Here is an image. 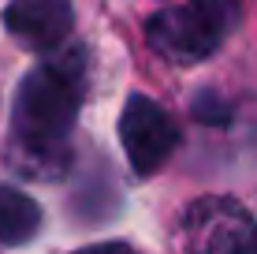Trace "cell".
I'll use <instances>...</instances> for the list:
<instances>
[{
    "mask_svg": "<svg viewBox=\"0 0 257 254\" xmlns=\"http://www.w3.org/2000/svg\"><path fill=\"white\" fill-rule=\"evenodd\" d=\"M41 206L30 195L0 183V247H23L41 232Z\"/></svg>",
    "mask_w": 257,
    "mask_h": 254,
    "instance_id": "8992f818",
    "label": "cell"
},
{
    "mask_svg": "<svg viewBox=\"0 0 257 254\" xmlns=\"http://www.w3.org/2000/svg\"><path fill=\"white\" fill-rule=\"evenodd\" d=\"M179 243L190 250H209V254L250 250L257 247V228L250 213L231 198H201L183 213Z\"/></svg>",
    "mask_w": 257,
    "mask_h": 254,
    "instance_id": "277c9868",
    "label": "cell"
},
{
    "mask_svg": "<svg viewBox=\"0 0 257 254\" xmlns=\"http://www.w3.org/2000/svg\"><path fill=\"white\" fill-rule=\"evenodd\" d=\"M190 109H194V116L205 120V124H224V120H227V105L220 101L212 90H201L198 98H194Z\"/></svg>",
    "mask_w": 257,
    "mask_h": 254,
    "instance_id": "52a82bcc",
    "label": "cell"
},
{
    "mask_svg": "<svg viewBox=\"0 0 257 254\" xmlns=\"http://www.w3.org/2000/svg\"><path fill=\"white\" fill-rule=\"evenodd\" d=\"M86 98V52L67 49L30 67L12 101V157L23 176L60 180L71 164V127Z\"/></svg>",
    "mask_w": 257,
    "mask_h": 254,
    "instance_id": "6da1fadb",
    "label": "cell"
},
{
    "mask_svg": "<svg viewBox=\"0 0 257 254\" xmlns=\"http://www.w3.org/2000/svg\"><path fill=\"white\" fill-rule=\"evenodd\" d=\"M75 8L71 0H8L4 26L26 49H56L71 34Z\"/></svg>",
    "mask_w": 257,
    "mask_h": 254,
    "instance_id": "5b68a950",
    "label": "cell"
},
{
    "mask_svg": "<svg viewBox=\"0 0 257 254\" xmlns=\"http://www.w3.org/2000/svg\"><path fill=\"white\" fill-rule=\"evenodd\" d=\"M119 142L135 176H153L179 146V127L168 112L146 94H131L119 116Z\"/></svg>",
    "mask_w": 257,
    "mask_h": 254,
    "instance_id": "7a4b0ae2",
    "label": "cell"
},
{
    "mask_svg": "<svg viewBox=\"0 0 257 254\" xmlns=\"http://www.w3.org/2000/svg\"><path fill=\"white\" fill-rule=\"evenodd\" d=\"M194 4H201V8L212 15V19H220L227 30L238 23V0H194Z\"/></svg>",
    "mask_w": 257,
    "mask_h": 254,
    "instance_id": "ba28073f",
    "label": "cell"
},
{
    "mask_svg": "<svg viewBox=\"0 0 257 254\" xmlns=\"http://www.w3.org/2000/svg\"><path fill=\"white\" fill-rule=\"evenodd\" d=\"M146 38L161 56L175 60V64H198L216 52V45L227 38V26L212 19L201 4L187 8H164L146 23Z\"/></svg>",
    "mask_w": 257,
    "mask_h": 254,
    "instance_id": "3957f363",
    "label": "cell"
}]
</instances>
